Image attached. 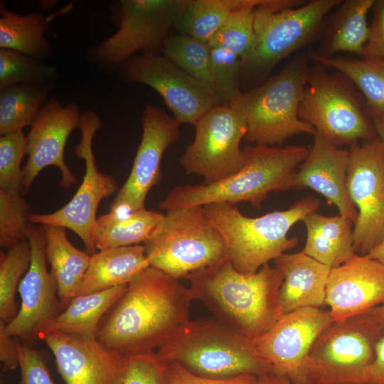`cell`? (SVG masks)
Here are the masks:
<instances>
[{"label": "cell", "mask_w": 384, "mask_h": 384, "mask_svg": "<svg viewBox=\"0 0 384 384\" xmlns=\"http://www.w3.org/2000/svg\"><path fill=\"white\" fill-rule=\"evenodd\" d=\"M43 85L17 84L1 90L0 134L32 125L46 97Z\"/></svg>", "instance_id": "33"}, {"label": "cell", "mask_w": 384, "mask_h": 384, "mask_svg": "<svg viewBox=\"0 0 384 384\" xmlns=\"http://www.w3.org/2000/svg\"><path fill=\"white\" fill-rule=\"evenodd\" d=\"M166 364L168 384H256L257 379V376L250 374L228 379H211L197 375L177 363Z\"/></svg>", "instance_id": "43"}, {"label": "cell", "mask_w": 384, "mask_h": 384, "mask_svg": "<svg viewBox=\"0 0 384 384\" xmlns=\"http://www.w3.org/2000/svg\"><path fill=\"white\" fill-rule=\"evenodd\" d=\"M21 379L19 384H54L42 353L17 338Z\"/></svg>", "instance_id": "42"}, {"label": "cell", "mask_w": 384, "mask_h": 384, "mask_svg": "<svg viewBox=\"0 0 384 384\" xmlns=\"http://www.w3.org/2000/svg\"><path fill=\"white\" fill-rule=\"evenodd\" d=\"M80 117L79 107L74 104L63 107L53 98L42 106L27 136L28 158L23 169L24 193L48 166L60 170L62 187L70 188L76 183V177L65 162L64 151L71 132L79 127Z\"/></svg>", "instance_id": "19"}, {"label": "cell", "mask_w": 384, "mask_h": 384, "mask_svg": "<svg viewBox=\"0 0 384 384\" xmlns=\"http://www.w3.org/2000/svg\"><path fill=\"white\" fill-rule=\"evenodd\" d=\"M149 267L144 245L100 250L91 255L78 295L127 285Z\"/></svg>", "instance_id": "26"}, {"label": "cell", "mask_w": 384, "mask_h": 384, "mask_svg": "<svg viewBox=\"0 0 384 384\" xmlns=\"http://www.w3.org/2000/svg\"><path fill=\"white\" fill-rule=\"evenodd\" d=\"M309 68L306 56L298 55L277 74L258 87L242 92L228 104L245 119L247 142L277 146L294 135L316 134L298 115Z\"/></svg>", "instance_id": "6"}, {"label": "cell", "mask_w": 384, "mask_h": 384, "mask_svg": "<svg viewBox=\"0 0 384 384\" xmlns=\"http://www.w3.org/2000/svg\"><path fill=\"white\" fill-rule=\"evenodd\" d=\"M127 356L123 384H168L167 364L155 352Z\"/></svg>", "instance_id": "41"}, {"label": "cell", "mask_w": 384, "mask_h": 384, "mask_svg": "<svg viewBox=\"0 0 384 384\" xmlns=\"http://www.w3.org/2000/svg\"><path fill=\"white\" fill-rule=\"evenodd\" d=\"M164 215L146 208L134 210L127 204L112 202L110 212L97 219L93 233L95 247L103 250L144 243L152 236Z\"/></svg>", "instance_id": "24"}, {"label": "cell", "mask_w": 384, "mask_h": 384, "mask_svg": "<svg viewBox=\"0 0 384 384\" xmlns=\"http://www.w3.org/2000/svg\"><path fill=\"white\" fill-rule=\"evenodd\" d=\"M99 117L93 112H85L79 127L81 140L75 154L85 162L82 183L71 200L61 208L46 214L30 213L31 223L39 225H58L73 231L85 245L86 252L96 253L93 233L97 223V210L101 201L113 194L117 188L115 178L98 170L92 151V139L100 127Z\"/></svg>", "instance_id": "13"}, {"label": "cell", "mask_w": 384, "mask_h": 384, "mask_svg": "<svg viewBox=\"0 0 384 384\" xmlns=\"http://www.w3.org/2000/svg\"><path fill=\"white\" fill-rule=\"evenodd\" d=\"M188 0H123L119 29L94 49L95 59L108 66L122 65L134 54L156 53Z\"/></svg>", "instance_id": "12"}, {"label": "cell", "mask_w": 384, "mask_h": 384, "mask_svg": "<svg viewBox=\"0 0 384 384\" xmlns=\"http://www.w3.org/2000/svg\"><path fill=\"white\" fill-rule=\"evenodd\" d=\"M121 75L158 92L180 124L194 125L208 110L224 104L210 85L190 75L164 55H134L122 65Z\"/></svg>", "instance_id": "15"}, {"label": "cell", "mask_w": 384, "mask_h": 384, "mask_svg": "<svg viewBox=\"0 0 384 384\" xmlns=\"http://www.w3.org/2000/svg\"><path fill=\"white\" fill-rule=\"evenodd\" d=\"M378 328L384 333V303L367 312Z\"/></svg>", "instance_id": "48"}, {"label": "cell", "mask_w": 384, "mask_h": 384, "mask_svg": "<svg viewBox=\"0 0 384 384\" xmlns=\"http://www.w3.org/2000/svg\"><path fill=\"white\" fill-rule=\"evenodd\" d=\"M56 76L55 68L19 52L0 48V90L17 85H43Z\"/></svg>", "instance_id": "37"}, {"label": "cell", "mask_w": 384, "mask_h": 384, "mask_svg": "<svg viewBox=\"0 0 384 384\" xmlns=\"http://www.w3.org/2000/svg\"><path fill=\"white\" fill-rule=\"evenodd\" d=\"M31 262V247L28 240L1 252L0 260V320L9 324L17 315L18 306L15 300L21 276Z\"/></svg>", "instance_id": "34"}, {"label": "cell", "mask_w": 384, "mask_h": 384, "mask_svg": "<svg viewBox=\"0 0 384 384\" xmlns=\"http://www.w3.org/2000/svg\"><path fill=\"white\" fill-rule=\"evenodd\" d=\"M163 52L176 65L213 88L208 43L186 35L169 36L164 42Z\"/></svg>", "instance_id": "35"}, {"label": "cell", "mask_w": 384, "mask_h": 384, "mask_svg": "<svg viewBox=\"0 0 384 384\" xmlns=\"http://www.w3.org/2000/svg\"><path fill=\"white\" fill-rule=\"evenodd\" d=\"M27 240L31 247V262L18 289L21 306L6 329L11 336L30 344L38 338L41 330L64 309L56 281L47 270L43 227L31 223Z\"/></svg>", "instance_id": "17"}, {"label": "cell", "mask_w": 384, "mask_h": 384, "mask_svg": "<svg viewBox=\"0 0 384 384\" xmlns=\"http://www.w3.org/2000/svg\"><path fill=\"white\" fill-rule=\"evenodd\" d=\"M51 351L65 384H123L127 356L108 349L97 338L57 331L39 336Z\"/></svg>", "instance_id": "18"}, {"label": "cell", "mask_w": 384, "mask_h": 384, "mask_svg": "<svg viewBox=\"0 0 384 384\" xmlns=\"http://www.w3.org/2000/svg\"><path fill=\"white\" fill-rule=\"evenodd\" d=\"M142 137L131 171L114 199L134 210L145 208L149 191L161 180V162L166 149L180 134V124L164 111L146 106L142 119Z\"/></svg>", "instance_id": "20"}, {"label": "cell", "mask_w": 384, "mask_h": 384, "mask_svg": "<svg viewBox=\"0 0 384 384\" xmlns=\"http://www.w3.org/2000/svg\"><path fill=\"white\" fill-rule=\"evenodd\" d=\"M144 246L150 267L177 279L227 256L224 239L205 206L166 211Z\"/></svg>", "instance_id": "8"}, {"label": "cell", "mask_w": 384, "mask_h": 384, "mask_svg": "<svg viewBox=\"0 0 384 384\" xmlns=\"http://www.w3.org/2000/svg\"><path fill=\"white\" fill-rule=\"evenodd\" d=\"M375 0H346L341 4L329 27L321 55L339 52L363 58L369 36L367 14Z\"/></svg>", "instance_id": "29"}, {"label": "cell", "mask_w": 384, "mask_h": 384, "mask_svg": "<svg viewBox=\"0 0 384 384\" xmlns=\"http://www.w3.org/2000/svg\"><path fill=\"white\" fill-rule=\"evenodd\" d=\"M383 334L368 313L333 321L310 351L309 384H365Z\"/></svg>", "instance_id": "10"}, {"label": "cell", "mask_w": 384, "mask_h": 384, "mask_svg": "<svg viewBox=\"0 0 384 384\" xmlns=\"http://www.w3.org/2000/svg\"><path fill=\"white\" fill-rule=\"evenodd\" d=\"M373 126L377 138L384 146V112L373 119Z\"/></svg>", "instance_id": "49"}, {"label": "cell", "mask_w": 384, "mask_h": 384, "mask_svg": "<svg viewBox=\"0 0 384 384\" xmlns=\"http://www.w3.org/2000/svg\"><path fill=\"white\" fill-rule=\"evenodd\" d=\"M367 255L384 263V240L373 248Z\"/></svg>", "instance_id": "50"}, {"label": "cell", "mask_w": 384, "mask_h": 384, "mask_svg": "<svg viewBox=\"0 0 384 384\" xmlns=\"http://www.w3.org/2000/svg\"><path fill=\"white\" fill-rule=\"evenodd\" d=\"M302 221L306 230L302 251L309 256L334 268L356 254L353 247V222L350 218L340 214L325 216L315 211Z\"/></svg>", "instance_id": "25"}, {"label": "cell", "mask_w": 384, "mask_h": 384, "mask_svg": "<svg viewBox=\"0 0 384 384\" xmlns=\"http://www.w3.org/2000/svg\"><path fill=\"white\" fill-rule=\"evenodd\" d=\"M384 303V263L355 254L331 268L326 283L325 304L334 322L366 314Z\"/></svg>", "instance_id": "21"}, {"label": "cell", "mask_w": 384, "mask_h": 384, "mask_svg": "<svg viewBox=\"0 0 384 384\" xmlns=\"http://www.w3.org/2000/svg\"><path fill=\"white\" fill-rule=\"evenodd\" d=\"M335 71L329 73L318 64L309 68L299 119L338 147L375 139L365 100L347 77Z\"/></svg>", "instance_id": "9"}, {"label": "cell", "mask_w": 384, "mask_h": 384, "mask_svg": "<svg viewBox=\"0 0 384 384\" xmlns=\"http://www.w3.org/2000/svg\"><path fill=\"white\" fill-rule=\"evenodd\" d=\"M250 0H188L174 25L178 34L208 43L231 14Z\"/></svg>", "instance_id": "32"}, {"label": "cell", "mask_w": 384, "mask_h": 384, "mask_svg": "<svg viewBox=\"0 0 384 384\" xmlns=\"http://www.w3.org/2000/svg\"><path fill=\"white\" fill-rule=\"evenodd\" d=\"M311 60L347 77L362 94L365 110L370 119L384 112V61L345 57L311 55Z\"/></svg>", "instance_id": "30"}, {"label": "cell", "mask_w": 384, "mask_h": 384, "mask_svg": "<svg viewBox=\"0 0 384 384\" xmlns=\"http://www.w3.org/2000/svg\"><path fill=\"white\" fill-rule=\"evenodd\" d=\"M256 384H294L287 376L274 372L257 376Z\"/></svg>", "instance_id": "47"}, {"label": "cell", "mask_w": 384, "mask_h": 384, "mask_svg": "<svg viewBox=\"0 0 384 384\" xmlns=\"http://www.w3.org/2000/svg\"><path fill=\"white\" fill-rule=\"evenodd\" d=\"M30 205L22 193L0 190V245L10 248L27 240L31 224L28 220Z\"/></svg>", "instance_id": "38"}, {"label": "cell", "mask_w": 384, "mask_h": 384, "mask_svg": "<svg viewBox=\"0 0 384 384\" xmlns=\"http://www.w3.org/2000/svg\"><path fill=\"white\" fill-rule=\"evenodd\" d=\"M273 261L283 277L279 303L284 314L303 308H321L325 304L331 267L302 250L284 253Z\"/></svg>", "instance_id": "23"}, {"label": "cell", "mask_w": 384, "mask_h": 384, "mask_svg": "<svg viewBox=\"0 0 384 384\" xmlns=\"http://www.w3.org/2000/svg\"><path fill=\"white\" fill-rule=\"evenodd\" d=\"M209 46L212 87L224 104H230L242 93L240 88L241 60L222 48Z\"/></svg>", "instance_id": "40"}, {"label": "cell", "mask_w": 384, "mask_h": 384, "mask_svg": "<svg viewBox=\"0 0 384 384\" xmlns=\"http://www.w3.org/2000/svg\"><path fill=\"white\" fill-rule=\"evenodd\" d=\"M264 0L255 11V41L241 60L240 74L259 79L282 59L306 46L341 0Z\"/></svg>", "instance_id": "7"}, {"label": "cell", "mask_w": 384, "mask_h": 384, "mask_svg": "<svg viewBox=\"0 0 384 384\" xmlns=\"http://www.w3.org/2000/svg\"><path fill=\"white\" fill-rule=\"evenodd\" d=\"M192 300L178 279L149 267L127 284L102 317L96 338L124 356L156 352L189 320Z\"/></svg>", "instance_id": "1"}, {"label": "cell", "mask_w": 384, "mask_h": 384, "mask_svg": "<svg viewBox=\"0 0 384 384\" xmlns=\"http://www.w3.org/2000/svg\"><path fill=\"white\" fill-rule=\"evenodd\" d=\"M0 48L11 49L38 60L50 54V46L44 34L48 29L50 16L41 13L23 16L7 10L0 4Z\"/></svg>", "instance_id": "31"}, {"label": "cell", "mask_w": 384, "mask_h": 384, "mask_svg": "<svg viewBox=\"0 0 384 384\" xmlns=\"http://www.w3.org/2000/svg\"><path fill=\"white\" fill-rule=\"evenodd\" d=\"M365 384H384V334L378 341L375 358L368 370Z\"/></svg>", "instance_id": "46"}, {"label": "cell", "mask_w": 384, "mask_h": 384, "mask_svg": "<svg viewBox=\"0 0 384 384\" xmlns=\"http://www.w3.org/2000/svg\"><path fill=\"white\" fill-rule=\"evenodd\" d=\"M46 255L51 267L63 309L78 294L89 267L91 255L75 247L67 238L64 227L43 225Z\"/></svg>", "instance_id": "27"}, {"label": "cell", "mask_w": 384, "mask_h": 384, "mask_svg": "<svg viewBox=\"0 0 384 384\" xmlns=\"http://www.w3.org/2000/svg\"><path fill=\"white\" fill-rule=\"evenodd\" d=\"M166 363H177L207 378L260 376L274 372L254 341L216 318L188 320L155 352Z\"/></svg>", "instance_id": "4"}, {"label": "cell", "mask_w": 384, "mask_h": 384, "mask_svg": "<svg viewBox=\"0 0 384 384\" xmlns=\"http://www.w3.org/2000/svg\"><path fill=\"white\" fill-rule=\"evenodd\" d=\"M195 137L180 158L187 174L204 178V183L221 181L244 164L240 142L247 133L243 116L228 104L217 105L194 124Z\"/></svg>", "instance_id": "11"}, {"label": "cell", "mask_w": 384, "mask_h": 384, "mask_svg": "<svg viewBox=\"0 0 384 384\" xmlns=\"http://www.w3.org/2000/svg\"><path fill=\"white\" fill-rule=\"evenodd\" d=\"M369 36L362 58L384 61V0H375Z\"/></svg>", "instance_id": "44"}, {"label": "cell", "mask_w": 384, "mask_h": 384, "mask_svg": "<svg viewBox=\"0 0 384 384\" xmlns=\"http://www.w3.org/2000/svg\"><path fill=\"white\" fill-rule=\"evenodd\" d=\"M348 150L338 147L320 134L314 136L306 158L299 166L293 188H309L334 205L339 214L356 222L358 212L346 188Z\"/></svg>", "instance_id": "22"}, {"label": "cell", "mask_w": 384, "mask_h": 384, "mask_svg": "<svg viewBox=\"0 0 384 384\" xmlns=\"http://www.w3.org/2000/svg\"><path fill=\"white\" fill-rule=\"evenodd\" d=\"M6 324L0 320V361L4 371L19 366L17 339L6 331Z\"/></svg>", "instance_id": "45"}, {"label": "cell", "mask_w": 384, "mask_h": 384, "mask_svg": "<svg viewBox=\"0 0 384 384\" xmlns=\"http://www.w3.org/2000/svg\"><path fill=\"white\" fill-rule=\"evenodd\" d=\"M127 285L77 295L54 320L41 330L38 338L41 335L51 331L96 338L102 317L122 295Z\"/></svg>", "instance_id": "28"}, {"label": "cell", "mask_w": 384, "mask_h": 384, "mask_svg": "<svg viewBox=\"0 0 384 384\" xmlns=\"http://www.w3.org/2000/svg\"><path fill=\"white\" fill-rule=\"evenodd\" d=\"M244 164L231 176L215 183L174 187L159 203L168 211L210 203L247 202L260 208L271 192L293 188L295 173L306 158L309 148L262 144L243 148Z\"/></svg>", "instance_id": "3"}, {"label": "cell", "mask_w": 384, "mask_h": 384, "mask_svg": "<svg viewBox=\"0 0 384 384\" xmlns=\"http://www.w3.org/2000/svg\"><path fill=\"white\" fill-rule=\"evenodd\" d=\"M27 136L22 130L1 136L0 190L23 193V171L21 164L27 154Z\"/></svg>", "instance_id": "39"}, {"label": "cell", "mask_w": 384, "mask_h": 384, "mask_svg": "<svg viewBox=\"0 0 384 384\" xmlns=\"http://www.w3.org/2000/svg\"><path fill=\"white\" fill-rule=\"evenodd\" d=\"M185 279L193 300L202 302L215 318L255 343L284 315L279 303L283 277L269 264L255 273H242L227 255Z\"/></svg>", "instance_id": "2"}, {"label": "cell", "mask_w": 384, "mask_h": 384, "mask_svg": "<svg viewBox=\"0 0 384 384\" xmlns=\"http://www.w3.org/2000/svg\"><path fill=\"white\" fill-rule=\"evenodd\" d=\"M333 320L329 310L303 308L284 314L255 343L260 356L274 373L294 384H309L306 364L319 336Z\"/></svg>", "instance_id": "16"}, {"label": "cell", "mask_w": 384, "mask_h": 384, "mask_svg": "<svg viewBox=\"0 0 384 384\" xmlns=\"http://www.w3.org/2000/svg\"><path fill=\"white\" fill-rule=\"evenodd\" d=\"M319 206V199L310 195L286 210L257 218L244 215L228 203H210L205 208L224 239L233 267L240 272L250 274L297 246L299 239L288 238L289 231L308 214L317 211Z\"/></svg>", "instance_id": "5"}, {"label": "cell", "mask_w": 384, "mask_h": 384, "mask_svg": "<svg viewBox=\"0 0 384 384\" xmlns=\"http://www.w3.org/2000/svg\"><path fill=\"white\" fill-rule=\"evenodd\" d=\"M348 152L346 188L358 212L353 247L366 255L384 240V146L376 137Z\"/></svg>", "instance_id": "14"}, {"label": "cell", "mask_w": 384, "mask_h": 384, "mask_svg": "<svg viewBox=\"0 0 384 384\" xmlns=\"http://www.w3.org/2000/svg\"><path fill=\"white\" fill-rule=\"evenodd\" d=\"M264 0L250 2L234 11L208 42L209 46L228 50L242 60L255 41V11Z\"/></svg>", "instance_id": "36"}]
</instances>
